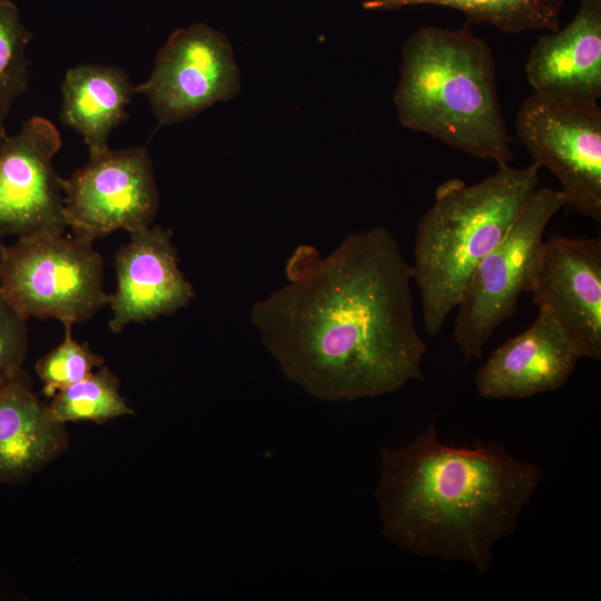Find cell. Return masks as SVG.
<instances>
[{
  "label": "cell",
  "instance_id": "obj_6",
  "mask_svg": "<svg viewBox=\"0 0 601 601\" xmlns=\"http://www.w3.org/2000/svg\"><path fill=\"white\" fill-rule=\"evenodd\" d=\"M561 190L535 189L505 237L479 263L456 306L454 341L466 361L480 358L493 332L530 293L543 235L564 206Z\"/></svg>",
  "mask_w": 601,
  "mask_h": 601
},
{
  "label": "cell",
  "instance_id": "obj_7",
  "mask_svg": "<svg viewBox=\"0 0 601 601\" xmlns=\"http://www.w3.org/2000/svg\"><path fill=\"white\" fill-rule=\"evenodd\" d=\"M519 140L533 162L561 184L566 203L601 220V109L583 102L533 92L515 118Z\"/></svg>",
  "mask_w": 601,
  "mask_h": 601
},
{
  "label": "cell",
  "instance_id": "obj_8",
  "mask_svg": "<svg viewBox=\"0 0 601 601\" xmlns=\"http://www.w3.org/2000/svg\"><path fill=\"white\" fill-rule=\"evenodd\" d=\"M62 189L67 229L92 242L149 227L158 210L152 164L144 147L89 155L83 167L62 178Z\"/></svg>",
  "mask_w": 601,
  "mask_h": 601
},
{
  "label": "cell",
  "instance_id": "obj_3",
  "mask_svg": "<svg viewBox=\"0 0 601 601\" xmlns=\"http://www.w3.org/2000/svg\"><path fill=\"white\" fill-rule=\"evenodd\" d=\"M394 102L410 130L499 166L513 158L491 48L466 27L426 26L405 41Z\"/></svg>",
  "mask_w": 601,
  "mask_h": 601
},
{
  "label": "cell",
  "instance_id": "obj_11",
  "mask_svg": "<svg viewBox=\"0 0 601 601\" xmlns=\"http://www.w3.org/2000/svg\"><path fill=\"white\" fill-rule=\"evenodd\" d=\"M580 357H601V238L544 240L530 290Z\"/></svg>",
  "mask_w": 601,
  "mask_h": 601
},
{
  "label": "cell",
  "instance_id": "obj_13",
  "mask_svg": "<svg viewBox=\"0 0 601 601\" xmlns=\"http://www.w3.org/2000/svg\"><path fill=\"white\" fill-rule=\"evenodd\" d=\"M580 355L568 335L545 312L497 347L479 368L477 393L484 398H524L563 386Z\"/></svg>",
  "mask_w": 601,
  "mask_h": 601
},
{
  "label": "cell",
  "instance_id": "obj_5",
  "mask_svg": "<svg viewBox=\"0 0 601 601\" xmlns=\"http://www.w3.org/2000/svg\"><path fill=\"white\" fill-rule=\"evenodd\" d=\"M0 293L26 319L55 318L71 326L109 303L104 259L93 242L65 233L0 245Z\"/></svg>",
  "mask_w": 601,
  "mask_h": 601
},
{
  "label": "cell",
  "instance_id": "obj_10",
  "mask_svg": "<svg viewBox=\"0 0 601 601\" xmlns=\"http://www.w3.org/2000/svg\"><path fill=\"white\" fill-rule=\"evenodd\" d=\"M60 147L59 131L41 116L0 139V238L66 231L62 178L52 165Z\"/></svg>",
  "mask_w": 601,
  "mask_h": 601
},
{
  "label": "cell",
  "instance_id": "obj_1",
  "mask_svg": "<svg viewBox=\"0 0 601 601\" xmlns=\"http://www.w3.org/2000/svg\"><path fill=\"white\" fill-rule=\"evenodd\" d=\"M287 283L257 300L250 322L282 373L326 402L372 398L422 380L412 267L384 227L353 233L327 256L297 246Z\"/></svg>",
  "mask_w": 601,
  "mask_h": 601
},
{
  "label": "cell",
  "instance_id": "obj_2",
  "mask_svg": "<svg viewBox=\"0 0 601 601\" xmlns=\"http://www.w3.org/2000/svg\"><path fill=\"white\" fill-rule=\"evenodd\" d=\"M543 474L497 441L444 444L431 422L407 445L381 449L373 495L382 534L402 550L486 572L493 546L514 532Z\"/></svg>",
  "mask_w": 601,
  "mask_h": 601
},
{
  "label": "cell",
  "instance_id": "obj_12",
  "mask_svg": "<svg viewBox=\"0 0 601 601\" xmlns=\"http://www.w3.org/2000/svg\"><path fill=\"white\" fill-rule=\"evenodd\" d=\"M115 254L117 287L109 295V328L120 333L128 324L145 323L187 307L195 290L179 268L171 231L149 226L130 233Z\"/></svg>",
  "mask_w": 601,
  "mask_h": 601
},
{
  "label": "cell",
  "instance_id": "obj_15",
  "mask_svg": "<svg viewBox=\"0 0 601 601\" xmlns=\"http://www.w3.org/2000/svg\"><path fill=\"white\" fill-rule=\"evenodd\" d=\"M66 424L32 390L26 370L0 386V484H20L63 454Z\"/></svg>",
  "mask_w": 601,
  "mask_h": 601
},
{
  "label": "cell",
  "instance_id": "obj_14",
  "mask_svg": "<svg viewBox=\"0 0 601 601\" xmlns=\"http://www.w3.org/2000/svg\"><path fill=\"white\" fill-rule=\"evenodd\" d=\"M534 92L574 101L601 97V0H580L573 19L541 36L525 63Z\"/></svg>",
  "mask_w": 601,
  "mask_h": 601
},
{
  "label": "cell",
  "instance_id": "obj_9",
  "mask_svg": "<svg viewBox=\"0 0 601 601\" xmlns=\"http://www.w3.org/2000/svg\"><path fill=\"white\" fill-rule=\"evenodd\" d=\"M240 90L239 69L226 36L205 23L174 31L157 52L149 78L135 86L160 125L187 120Z\"/></svg>",
  "mask_w": 601,
  "mask_h": 601
},
{
  "label": "cell",
  "instance_id": "obj_17",
  "mask_svg": "<svg viewBox=\"0 0 601 601\" xmlns=\"http://www.w3.org/2000/svg\"><path fill=\"white\" fill-rule=\"evenodd\" d=\"M564 0H366V10L388 11L414 6H436L461 11L504 33L530 30L555 31Z\"/></svg>",
  "mask_w": 601,
  "mask_h": 601
},
{
  "label": "cell",
  "instance_id": "obj_20",
  "mask_svg": "<svg viewBox=\"0 0 601 601\" xmlns=\"http://www.w3.org/2000/svg\"><path fill=\"white\" fill-rule=\"evenodd\" d=\"M65 337L36 363V373L42 382V393L51 400L58 392L76 384L104 365V357L93 353L87 343L72 338L71 325H63Z\"/></svg>",
  "mask_w": 601,
  "mask_h": 601
},
{
  "label": "cell",
  "instance_id": "obj_21",
  "mask_svg": "<svg viewBox=\"0 0 601 601\" xmlns=\"http://www.w3.org/2000/svg\"><path fill=\"white\" fill-rule=\"evenodd\" d=\"M27 348V319L0 293V386L23 368Z\"/></svg>",
  "mask_w": 601,
  "mask_h": 601
},
{
  "label": "cell",
  "instance_id": "obj_16",
  "mask_svg": "<svg viewBox=\"0 0 601 601\" xmlns=\"http://www.w3.org/2000/svg\"><path fill=\"white\" fill-rule=\"evenodd\" d=\"M61 92V121L82 136L89 155L109 148L108 137L128 117L126 107L136 93L125 70L104 65L70 68Z\"/></svg>",
  "mask_w": 601,
  "mask_h": 601
},
{
  "label": "cell",
  "instance_id": "obj_19",
  "mask_svg": "<svg viewBox=\"0 0 601 601\" xmlns=\"http://www.w3.org/2000/svg\"><path fill=\"white\" fill-rule=\"evenodd\" d=\"M32 38L18 7L0 0V139L7 136L6 119L29 82L27 48Z\"/></svg>",
  "mask_w": 601,
  "mask_h": 601
},
{
  "label": "cell",
  "instance_id": "obj_18",
  "mask_svg": "<svg viewBox=\"0 0 601 601\" xmlns=\"http://www.w3.org/2000/svg\"><path fill=\"white\" fill-rule=\"evenodd\" d=\"M119 378L101 365L85 380L58 392L48 403L53 417L62 423L93 422L104 424L135 414L120 394Z\"/></svg>",
  "mask_w": 601,
  "mask_h": 601
},
{
  "label": "cell",
  "instance_id": "obj_4",
  "mask_svg": "<svg viewBox=\"0 0 601 601\" xmlns=\"http://www.w3.org/2000/svg\"><path fill=\"white\" fill-rule=\"evenodd\" d=\"M539 169L534 162L525 168L504 164L479 183L452 178L437 186L417 225L411 265L431 336L441 333L479 263L538 188Z\"/></svg>",
  "mask_w": 601,
  "mask_h": 601
}]
</instances>
